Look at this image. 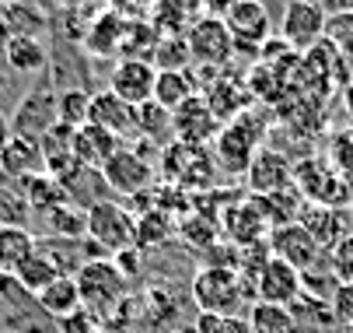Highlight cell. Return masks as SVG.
I'll list each match as a JSON object with an SVG mask.
<instances>
[{"mask_svg": "<svg viewBox=\"0 0 353 333\" xmlns=\"http://www.w3.org/2000/svg\"><path fill=\"white\" fill-rule=\"evenodd\" d=\"M263 148H266V123H263V113L245 109V113H238L234 120L221 123L214 144H210V155H214L217 172H224V175H241V172H248L252 158H256Z\"/></svg>", "mask_w": 353, "mask_h": 333, "instance_id": "1", "label": "cell"}, {"mask_svg": "<svg viewBox=\"0 0 353 333\" xmlns=\"http://www.w3.org/2000/svg\"><path fill=\"white\" fill-rule=\"evenodd\" d=\"M74 280H77V292H81V309L91 312L98 319V326H102L105 319H112V312L126 302V292H130L126 274L109 256L84 263L74 274Z\"/></svg>", "mask_w": 353, "mask_h": 333, "instance_id": "2", "label": "cell"}, {"mask_svg": "<svg viewBox=\"0 0 353 333\" xmlns=\"http://www.w3.org/2000/svg\"><path fill=\"white\" fill-rule=\"evenodd\" d=\"M245 295H252V292L234 267L207 263L192 277V302L199 305L203 316H238Z\"/></svg>", "mask_w": 353, "mask_h": 333, "instance_id": "3", "label": "cell"}, {"mask_svg": "<svg viewBox=\"0 0 353 333\" xmlns=\"http://www.w3.org/2000/svg\"><path fill=\"white\" fill-rule=\"evenodd\" d=\"M84 239L102 253V256H119L126 249H137V218L116 204V200H102L88 207V235Z\"/></svg>", "mask_w": 353, "mask_h": 333, "instance_id": "4", "label": "cell"}, {"mask_svg": "<svg viewBox=\"0 0 353 333\" xmlns=\"http://www.w3.org/2000/svg\"><path fill=\"white\" fill-rule=\"evenodd\" d=\"M161 175L165 182L189 193V189H210L217 182V165H214L210 148L172 140L168 148H161Z\"/></svg>", "mask_w": 353, "mask_h": 333, "instance_id": "5", "label": "cell"}, {"mask_svg": "<svg viewBox=\"0 0 353 333\" xmlns=\"http://www.w3.org/2000/svg\"><path fill=\"white\" fill-rule=\"evenodd\" d=\"M294 189L305 197V204L315 207H346L353 200L350 186L339 179L325 155H308L294 165Z\"/></svg>", "mask_w": 353, "mask_h": 333, "instance_id": "6", "label": "cell"}, {"mask_svg": "<svg viewBox=\"0 0 353 333\" xmlns=\"http://www.w3.org/2000/svg\"><path fill=\"white\" fill-rule=\"evenodd\" d=\"M329 28V8L322 0H290L280 18V39L294 53H308L325 39Z\"/></svg>", "mask_w": 353, "mask_h": 333, "instance_id": "7", "label": "cell"}, {"mask_svg": "<svg viewBox=\"0 0 353 333\" xmlns=\"http://www.w3.org/2000/svg\"><path fill=\"white\" fill-rule=\"evenodd\" d=\"M185 46H189V60L192 67H203V70H224L228 60L234 57V39L224 25V18H210L203 15L189 32H185Z\"/></svg>", "mask_w": 353, "mask_h": 333, "instance_id": "8", "label": "cell"}, {"mask_svg": "<svg viewBox=\"0 0 353 333\" xmlns=\"http://www.w3.org/2000/svg\"><path fill=\"white\" fill-rule=\"evenodd\" d=\"M60 123V113H57V91L53 88H32L25 91L14 113H11V133L14 137H25V140H39Z\"/></svg>", "mask_w": 353, "mask_h": 333, "instance_id": "9", "label": "cell"}, {"mask_svg": "<svg viewBox=\"0 0 353 333\" xmlns=\"http://www.w3.org/2000/svg\"><path fill=\"white\" fill-rule=\"evenodd\" d=\"M102 179L112 193L119 197H143L147 189H154V165H150L137 148H119L105 165H102Z\"/></svg>", "mask_w": 353, "mask_h": 333, "instance_id": "10", "label": "cell"}, {"mask_svg": "<svg viewBox=\"0 0 353 333\" xmlns=\"http://www.w3.org/2000/svg\"><path fill=\"white\" fill-rule=\"evenodd\" d=\"M270 253L283 263H290L297 274H308L315 270L319 263H325V249L308 235V228L294 221V225H283V228H273L270 231Z\"/></svg>", "mask_w": 353, "mask_h": 333, "instance_id": "11", "label": "cell"}, {"mask_svg": "<svg viewBox=\"0 0 353 333\" xmlns=\"http://www.w3.org/2000/svg\"><path fill=\"white\" fill-rule=\"evenodd\" d=\"M221 130V120L217 113L210 109V102L203 99V91L192 95V99H185L175 113H172V133L175 140H182V144H199V148H210L214 137Z\"/></svg>", "mask_w": 353, "mask_h": 333, "instance_id": "12", "label": "cell"}, {"mask_svg": "<svg viewBox=\"0 0 353 333\" xmlns=\"http://www.w3.org/2000/svg\"><path fill=\"white\" fill-rule=\"evenodd\" d=\"M221 231H224V239L234 249H248V246L270 242V225L263 221V214H259L256 204H252V197L231 200L221 211Z\"/></svg>", "mask_w": 353, "mask_h": 333, "instance_id": "13", "label": "cell"}, {"mask_svg": "<svg viewBox=\"0 0 353 333\" xmlns=\"http://www.w3.org/2000/svg\"><path fill=\"white\" fill-rule=\"evenodd\" d=\"M231 39H234V53L238 50H248L256 53L270 42V32H273V21H270V11L263 0H241V4L224 18Z\"/></svg>", "mask_w": 353, "mask_h": 333, "instance_id": "14", "label": "cell"}, {"mask_svg": "<svg viewBox=\"0 0 353 333\" xmlns=\"http://www.w3.org/2000/svg\"><path fill=\"white\" fill-rule=\"evenodd\" d=\"M248 193L252 197H266V193H287V189H294V162L276 151V148H263L256 158H252L248 172Z\"/></svg>", "mask_w": 353, "mask_h": 333, "instance_id": "15", "label": "cell"}, {"mask_svg": "<svg viewBox=\"0 0 353 333\" xmlns=\"http://www.w3.org/2000/svg\"><path fill=\"white\" fill-rule=\"evenodd\" d=\"M154 81H158V67L147 60H116V67L109 70V91L130 102L133 109L154 102Z\"/></svg>", "mask_w": 353, "mask_h": 333, "instance_id": "16", "label": "cell"}, {"mask_svg": "<svg viewBox=\"0 0 353 333\" xmlns=\"http://www.w3.org/2000/svg\"><path fill=\"white\" fill-rule=\"evenodd\" d=\"M252 295H256V302H273V305H287V309H290L301 295H305V280H301V274H297L290 263L270 256V260L263 263L259 277H256V288H252Z\"/></svg>", "mask_w": 353, "mask_h": 333, "instance_id": "17", "label": "cell"}, {"mask_svg": "<svg viewBox=\"0 0 353 333\" xmlns=\"http://www.w3.org/2000/svg\"><path fill=\"white\" fill-rule=\"evenodd\" d=\"M88 123L109 130L119 140H140V116H137V109L130 102H123L119 95H112L109 88L91 95V116H88Z\"/></svg>", "mask_w": 353, "mask_h": 333, "instance_id": "18", "label": "cell"}, {"mask_svg": "<svg viewBox=\"0 0 353 333\" xmlns=\"http://www.w3.org/2000/svg\"><path fill=\"white\" fill-rule=\"evenodd\" d=\"M126 18H119L116 11H102V15H94L91 21H88V28H84V50L98 60H119V53H123V39H126Z\"/></svg>", "mask_w": 353, "mask_h": 333, "instance_id": "19", "label": "cell"}, {"mask_svg": "<svg viewBox=\"0 0 353 333\" xmlns=\"http://www.w3.org/2000/svg\"><path fill=\"white\" fill-rule=\"evenodd\" d=\"M301 225L308 228V235L325 253L343 239V235L353 231L346 207H315V204H305V211H301Z\"/></svg>", "mask_w": 353, "mask_h": 333, "instance_id": "20", "label": "cell"}, {"mask_svg": "<svg viewBox=\"0 0 353 333\" xmlns=\"http://www.w3.org/2000/svg\"><path fill=\"white\" fill-rule=\"evenodd\" d=\"M0 172H4L8 179L14 182H25L39 172H46V162H42V148L35 144V140H25V137H14L4 144V151H0Z\"/></svg>", "mask_w": 353, "mask_h": 333, "instance_id": "21", "label": "cell"}, {"mask_svg": "<svg viewBox=\"0 0 353 333\" xmlns=\"http://www.w3.org/2000/svg\"><path fill=\"white\" fill-rule=\"evenodd\" d=\"M123 148V140L112 137L109 130L94 126V123H84L77 133H74V158L88 169H102L116 151Z\"/></svg>", "mask_w": 353, "mask_h": 333, "instance_id": "22", "label": "cell"}, {"mask_svg": "<svg viewBox=\"0 0 353 333\" xmlns=\"http://www.w3.org/2000/svg\"><path fill=\"white\" fill-rule=\"evenodd\" d=\"M199 18H203L199 0H154V11H150V25L161 35H185Z\"/></svg>", "mask_w": 353, "mask_h": 333, "instance_id": "23", "label": "cell"}, {"mask_svg": "<svg viewBox=\"0 0 353 333\" xmlns=\"http://www.w3.org/2000/svg\"><path fill=\"white\" fill-rule=\"evenodd\" d=\"M199 91H203V99L210 102V109L217 113L221 123L234 120L238 113H245V88L238 77H228V74H214V81H203L199 84Z\"/></svg>", "mask_w": 353, "mask_h": 333, "instance_id": "24", "label": "cell"}, {"mask_svg": "<svg viewBox=\"0 0 353 333\" xmlns=\"http://www.w3.org/2000/svg\"><path fill=\"white\" fill-rule=\"evenodd\" d=\"M35 302H39V309H42L49 319H53V323H60V319L74 316V312L81 309L77 280H74V277H67V274H60L53 284H46V288L35 295Z\"/></svg>", "mask_w": 353, "mask_h": 333, "instance_id": "25", "label": "cell"}, {"mask_svg": "<svg viewBox=\"0 0 353 333\" xmlns=\"http://www.w3.org/2000/svg\"><path fill=\"white\" fill-rule=\"evenodd\" d=\"M39 249L28 225H0V274H18V267Z\"/></svg>", "mask_w": 353, "mask_h": 333, "instance_id": "26", "label": "cell"}, {"mask_svg": "<svg viewBox=\"0 0 353 333\" xmlns=\"http://www.w3.org/2000/svg\"><path fill=\"white\" fill-rule=\"evenodd\" d=\"M4 64L14 74H39L49 64V50L39 35H11L8 50H4Z\"/></svg>", "mask_w": 353, "mask_h": 333, "instance_id": "27", "label": "cell"}, {"mask_svg": "<svg viewBox=\"0 0 353 333\" xmlns=\"http://www.w3.org/2000/svg\"><path fill=\"white\" fill-rule=\"evenodd\" d=\"M199 95V77L189 70H158V81H154V102L165 106L168 113H175L185 99Z\"/></svg>", "mask_w": 353, "mask_h": 333, "instance_id": "28", "label": "cell"}, {"mask_svg": "<svg viewBox=\"0 0 353 333\" xmlns=\"http://www.w3.org/2000/svg\"><path fill=\"white\" fill-rule=\"evenodd\" d=\"M252 197V193H248ZM252 204L259 207L263 221L273 228H283V225H294L301 221V211H305V197L297 189H287V193H266V197H252Z\"/></svg>", "mask_w": 353, "mask_h": 333, "instance_id": "29", "label": "cell"}, {"mask_svg": "<svg viewBox=\"0 0 353 333\" xmlns=\"http://www.w3.org/2000/svg\"><path fill=\"white\" fill-rule=\"evenodd\" d=\"M248 333H297L294 309L273 302H252L248 309Z\"/></svg>", "mask_w": 353, "mask_h": 333, "instance_id": "30", "label": "cell"}, {"mask_svg": "<svg viewBox=\"0 0 353 333\" xmlns=\"http://www.w3.org/2000/svg\"><path fill=\"white\" fill-rule=\"evenodd\" d=\"M21 193H25V200H28L32 211H53V207L67 204L63 182H60L57 175H49V172H39V175L25 179V182H21Z\"/></svg>", "mask_w": 353, "mask_h": 333, "instance_id": "31", "label": "cell"}, {"mask_svg": "<svg viewBox=\"0 0 353 333\" xmlns=\"http://www.w3.org/2000/svg\"><path fill=\"white\" fill-rule=\"evenodd\" d=\"M158 42H161V32L150 25V21H130L119 60H147V64H154Z\"/></svg>", "mask_w": 353, "mask_h": 333, "instance_id": "32", "label": "cell"}, {"mask_svg": "<svg viewBox=\"0 0 353 333\" xmlns=\"http://www.w3.org/2000/svg\"><path fill=\"white\" fill-rule=\"evenodd\" d=\"M175 231V221L172 214L158 211V207H147L140 218H137V249H154V246H165Z\"/></svg>", "mask_w": 353, "mask_h": 333, "instance_id": "33", "label": "cell"}, {"mask_svg": "<svg viewBox=\"0 0 353 333\" xmlns=\"http://www.w3.org/2000/svg\"><path fill=\"white\" fill-rule=\"evenodd\" d=\"M46 228L53 231V239H84L88 235V211H81L67 200L53 211H46Z\"/></svg>", "mask_w": 353, "mask_h": 333, "instance_id": "34", "label": "cell"}, {"mask_svg": "<svg viewBox=\"0 0 353 333\" xmlns=\"http://www.w3.org/2000/svg\"><path fill=\"white\" fill-rule=\"evenodd\" d=\"M179 235L182 242H189L196 253H210L224 235H221V221L214 218H203V214H189L182 225H179Z\"/></svg>", "mask_w": 353, "mask_h": 333, "instance_id": "35", "label": "cell"}, {"mask_svg": "<svg viewBox=\"0 0 353 333\" xmlns=\"http://www.w3.org/2000/svg\"><path fill=\"white\" fill-rule=\"evenodd\" d=\"M137 116H140V140H154L158 148H168L172 144V113L165 109V106H158V102H147V106H140L137 109Z\"/></svg>", "mask_w": 353, "mask_h": 333, "instance_id": "36", "label": "cell"}, {"mask_svg": "<svg viewBox=\"0 0 353 333\" xmlns=\"http://www.w3.org/2000/svg\"><path fill=\"white\" fill-rule=\"evenodd\" d=\"M57 113H60V123L70 126V130H81L91 116V91L84 88H63L57 91Z\"/></svg>", "mask_w": 353, "mask_h": 333, "instance_id": "37", "label": "cell"}, {"mask_svg": "<svg viewBox=\"0 0 353 333\" xmlns=\"http://www.w3.org/2000/svg\"><path fill=\"white\" fill-rule=\"evenodd\" d=\"M21 284H25V288L32 292V295H39L42 288H46V284H53L57 277H60V270H57V263L53 260H49L42 249H35L21 267H18V274H14Z\"/></svg>", "mask_w": 353, "mask_h": 333, "instance_id": "38", "label": "cell"}, {"mask_svg": "<svg viewBox=\"0 0 353 333\" xmlns=\"http://www.w3.org/2000/svg\"><path fill=\"white\" fill-rule=\"evenodd\" d=\"M329 165L339 172V179L350 186V193H353V126L339 130L329 137Z\"/></svg>", "mask_w": 353, "mask_h": 333, "instance_id": "39", "label": "cell"}, {"mask_svg": "<svg viewBox=\"0 0 353 333\" xmlns=\"http://www.w3.org/2000/svg\"><path fill=\"white\" fill-rule=\"evenodd\" d=\"M154 67L158 70H189L192 67L185 35H161L158 53H154Z\"/></svg>", "mask_w": 353, "mask_h": 333, "instance_id": "40", "label": "cell"}, {"mask_svg": "<svg viewBox=\"0 0 353 333\" xmlns=\"http://www.w3.org/2000/svg\"><path fill=\"white\" fill-rule=\"evenodd\" d=\"M8 25H11V35H39L46 28V15H39L35 8L21 4V0H11L8 4Z\"/></svg>", "mask_w": 353, "mask_h": 333, "instance_id": "41", "label": "cell"}, {"mask_svg": "<svg viewBox=\"0 0 353 333\" xmlns=\"http://www.w3.org/2000/svg\"><path fill=\"white\" fill-rule=\"evenodd\" d=\"M329 270L339 284H353V231L329 249Z\"/></svg>", "mask_w": 353, "mask_h": 333, "instance_id": "42", "label": "cell"}, {"mask_svg": "<svg viewBox=\"0 0 353 333\" xmlns=\"http://www.w3.org/2000/svg\"><path fill=\"white\" fill-rule=\"evenodd\" d=\"M329 312L339 323V330L353 326V284H336V292L329 298Z\"/></svg>", "mask_w": 353, "mask_h": 333, "instance_id": "43", "label": "cell"}, {"mask_svg": "<svg viewBox=\"0 0 353 333\" xmlns=\"http://www.w3.org/2000/svg\"><path fill=\"white\" fill-rule=\"evenodd\" d=\"M196 333H248V323H241L238 316H203L199 312Z\"/></svg>", "mask_w": 353, "mask_h": 333, "instance_id": "44", "label": "cell"}, {"mask_svg": "<svg viewBox=\"0 0 353 333\" xmlns=\"http://www.w3.org/2000/svg\"><path fill=\"white\" fill-rule=\"evenodd\" d=\"M109 11H116L126 21H150L154 0H109Z\"/></svg>", "mask_w": 353, "mask_h": 333, "instance_id": "45", "label": "cell"}, {"mask_svg": "<svg viewBox=\"0 0 353 333\" xmlns=\"http://www.w3.org/2000/svg\"><path fill=\"white\" fill-rule=\"evenodd\" d=\"M238 4H241V0H199L203 15H210V18H228Z\"/></svg>", "mask_w": 353, "mask_h": 333, "instance_id": "46", "label": "cell"}, {"mask_svg": "<svg viewBox=\"0 0 353 333\" xmlns=\"http://www.w3.org/2000/svg\"><path fill=\"white\" fill-rule=\"evenodd\" d=\"M11 42V25H8V4H0V60H4V50Z\"/></svg>", "mask_w": 353, "mask_h": 333, "instance_id": "47", "label": "cell"}, {"mask_svg": "<svg viewBox=\"0 0 353 333\" xmlns=\"http://www.w3.org/2000/svg\"><path fill=\"white\" fill-rule=\"evenodd\" d=\"M343 113H346V120H350V126H353V77L343 81Z\"/></svg>", "mask_w": 353, "mask_h": 333, "instance_id": "48", "label": "cell"}, {"mask_svg": "<svg viewBox=\"0 0 353 333\" xmlns=\"http://www.w3.org/2000/svg\"><path fill=\"white\" fill-rule=\"evenodd\" d=\"M11 140V116L0 109V151H4V144Z\"/></svg>", "mask_w": 353, "mask_h": 333, "instance_id": "49", "label": "cell"}, {"mask_svg": "<svg viewBox=\"0 0 353 333\" xmlns=\"http://www.w3.org/2000/svg\"><path fill=\"white\" fill-rule=\"evenodd\" d=\"M8 91H11V81H8V74H0V99H4Z\"/></svg>", "mask_w": 353, "mask_h": 333, "instance_id": "50", "label": "cell"}, {"mask_svg": "<svg viewBox=\"0 0 353 333\" xmlns=\"http://www.w3.org/2000/svg\"><path fill=\"white\" fill-rule=\"evenodd\" d=\"M346 214H350V225H353V200L346 204Z\"/></svg>", "mask_w": 353, "mask_h": 333, "instance_id": "51", "label": "cell"}, {"mask_svg": "<svg viewBox=\"0 0 353 333\" xmlns=\"http://www.w3.org/2000/svg\"><path fill=\"white\" fill-rule=\"evenodd\" d=\"M343 333H353V326H346V330H343Z\"/></svg>", "mask_w": 353, "mask_h": 333, "instance_id": "52", "label": "cell"}, {"mask_svg": "<svg viewBox=\"0 0 353 333\" xmlns=\"http://www.w3.org/2000/svg\"><path fill=\"white\" fill-rule=\"evenodd\" d=\"M0 4H11V0H0Z\"/></svg>", "mask_w": 353, "mask_h": 333, "instance_id": "53", "label": "cell"}]
</instances>
